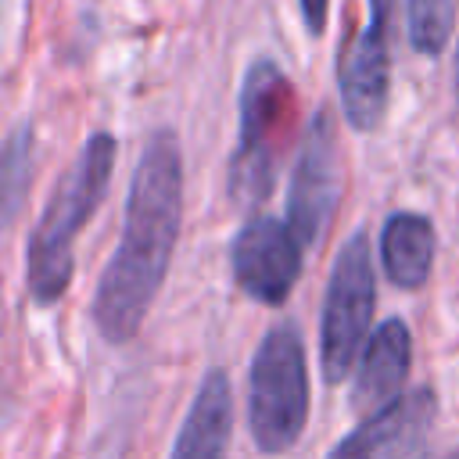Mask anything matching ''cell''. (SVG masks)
I'll list each match as a JSON object with an SVG mask.
<instances>
[{
	"label": "cell",
	"instance_id": "3",
	"mask_svg": "<svg viewBox=\"0 0 459 459\" xmlns=\"http://www.w3.org/2000/svg\"><path fill=\"white\" fill-rule=\"evenodd\" d=\"M294 93L276 61H251L240 86V140L230 158L226 190L237 208H258L276 186V165L290 126Z\"/></svg>",
	"mask_w": 459,
	"mask_h": 459
},
{
	"label": "cell",
	"instance_id": "4",
	"mask_svg": "<svg viewBox=\"0 0 459 459\" xmlns=\"http://www.w3.org/2000/svg\"><path fill=\"white\" fill-rule=\"evenodd\" d=\"M247 423L258 452L265 455L294 448L308 423V366L305 341L294 323H276L255 348Z\"/></svg>",
	"mask_w": 459,
	"mask_h": 459
},
{
	"label": "cell",
	"instance_id": "1",
	"mask_svg": "<svg viewBox=\"0 0 459 459\" xmlns=\"http://www.w3.org/2000/svg\"><path fill=\"white\" fill-rule=\"evenodd\" d=\"M183 222V158L176 133L158 129L136 161L122 237L93 294V323L108 344H126L161 290Z\"/></svg>",
	"mask_w": 459,
	"mask_h": 459
},
{
	"label": "cell",
	"instance_id": "14",
	"mask_svg": "<svg viewBox=\"0 0 459 459\" xmlns=\"http://www.w3.org/2000/svg\"><path fill=\"white\" fill-rule=\"evenodd\" d=\"M32 179V126H18L4 143V215H18L22 197Z\"/></svg>",
	"mask_w": 459,
	"mask_h": 459
},
{
	"label": "cell",
	"instance_id": "2",
	"mask_svg": "<svg viewBox=\"0 0 459 459\" xmlns=\"http://www.w3.org/2000/svg\"><path fill=\"white\" fill-rule=\"evenodd\" d=\"M111 169H115V140L108 133H93L79 147L65 176L57 179L25 251V287L32 301L50 305L68 290L72 244L97 212V204L104 201Z\"/></svg>",
	"mask_w": 459,
	"mask_h": 459
},
{
	"label": "cell",
	"instance_id": "7",
	"mask_svg": "<svg viewBox=\"0 0 459 459\" xmlns=\"http://www.w3.org/2000/svg\"><path fill=\"white\" fill-rule=\"evenodd\" d=\"M341 197V151L330 111L312 115L287 194V226L301 240V247H316L333 219Z\"/></svg>",
	"mask_w": 459,
	"mask_h": 459
},
{
	"label": "cell",
	"instance_id": "6",
	"mask_svg": "<svg viewBox=\"0 0 459 459\" xmlns=\"http://www.w3.org/2000/svg\"><path fill=\"white\" fill-rule=\"evenodd\" d=\"M391 22L394 0H369V18L359 36L341 47L337 86L344 118L351 129L369 133L384 122L387 93H391Z\"/></svg>",
	"mask_w": 459,
	"mask_h": 459
},
{
	"label": "cell",
	"instance_id": "16",
	"mask_svg": "<svg viewBox=\"0 0 459 459\" xmlns=\"http://www.w3.org/2000/svg\"><path fill=\"white\" fill-rule=\"evenodd\" d=\"M423 459H459V448H448V452H430Z\"/></svg>",
	"mask_w": 459,
	"mask_h": 459
},
{
	"label": "cell",
	"instance_id": "11",
	"mask_svg": "<svg viewBox=\"0 0 459 459\" xmlns=\"http://www.w3.org/2000/svg\"><path fill=\"white\" fill-rule=\"evenodd\" d=\"M233 434V387L222 369H208L183 416L172 459H222Z\"/></svg>",
	"mask_w": 459,
	"mask_h": 459
},
{
	"label": "cell",
	"instance_id": "13",
	"mask_svg": "<svg viewBox=\"0 0 459 459\" xmlns=\"http://www.w3.org/2000/svg\"><path fill=\"white\" fill-rule=\"evenodd\" d=\"M405 18L412 50L437 57L455 25V0H405Z\"/></svg>",
	"mask_w": 459,
	"mask_h": 459
},
{
	"label": "cell",
	"instance_id": "9",
	"mask_svg": "<svg viewBox=\"0 0 459 459\" xmlns=\"http://www.w3.org/2000/svg\"><path fill=\"white\" fill-rule=\"evenodd\" d=\"M437 416L434 387H412L394 405L366 416L351 434L337 441L326 459H409L430 434Z\"/></svg>",
	"mask_w": 459,
	"mask_h": 459
},
{
	"label": "cell",
	"instance_id": "17",
	"mask_svg": "<svg viewBox=\"0 0 459 459\" xmlns=\"http://www.w3.org/2000/svg\"><path fill=\"white\" fill-rule=\"evenodd\" d=\"M455 97H459V65H455Z\"/></svg>",
	"mask_w": 459,
	"mask_h": 459
},
{
	"label": "cell",
	"instance_id": "5",
	"mask_svg": "<svg viewBox=\"0 0 459 459\" xmlns=\"http://www.w3.org/2000/svg\"><path fill=\"white\" fill-rule=\"evenodd\" d=\"M377 308V280H373V251L366 230H355L333 258V273L323 298V323H319V366L326 384H341L373 323Z\"/></svg>",
	"mask_w": 459,
	"mask_h": 459
},
{
	"label": "cell",
	"instance_id": "8",
	"mask_svg": "<svg viewBox=\"0 0 459 459\" xmlns=\"http://www.w3.org/2000/svg\"><path fill=\"white\" fill-rule=\"evenodd\" d=\"M301 251L305 247L287 222L273 215H251L230 244V269L247 298L262 305H283L301 276Z\"/></svg>",
	"mask_w": 459,
	"mask_h": 459
},
{
	"label": "cell",
	"instance_id": "15",
	"mask_svg": "<svg viewBox=\"0 0 459 459\" xmlns=\"http://www.w3.org/2000/svg\"><path fill=\"white\" fill-rule=\"evenodd\" d=\"M301 4V18L308 25L312 36H319L326 29V11H330V0H298Z\"/></svg>",
	"mask_w": 459,
	"mask_h": 459
},
{
	"label": "cell",
	"instance_id": "12",
	"mask_svg": "<svg viewBox=\"0 0 459 459\" xmlns=\"http://www.w3.org/2000/svg\"><path fill=\"white\" fill-rule=\"evenodd\" d=\"M380 262L394 287L420 290L434 269V226L420 212H394L380 233Z\"/></svg>",
	"mask_w": 459,
	"mask_h": 459
},
{
	"label": "cell",
	"instance_id": "10",
	"mask_svg": "<svg viewBox=\"0 0 459 459\" xmlns=\"http://www.w3.org/2000/svg\"><path fill=\"white\" fill-rule=\"evenodd\" d=\"M409 366H412V333L402 319H384L362 359H359V373H355V387H351V409L366 416L394 405L405 391L409 380Z\"/></svg>",
	"mask_w": 459,
	"mask_h": 459
}]
</instances>
